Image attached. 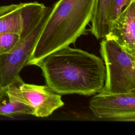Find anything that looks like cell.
Segmentation results:
<instances>
[{
    "label": "cell",
    "instance_id": "cell-1",
    "mask_svg": "<svg viewBox=\"0 0 135 135\" xmlns=\"http://www.w3.org/2000/svg\"><path fill=\"white\" fill-rule=\"evenodd\" d=\"M46 84L60 95L90 96L103 88L105 68L102 59L67 46L38 61Z\"/></svg>",
    "mask_w": 135,
    "mask_h": 135
},
{
    "label": "cell",
    "instance_id": "cell-2",
    "mask_svg": "<svg viewBox=\"0 0 135 135\" xmlns=\"http://www.w3.org/2000/svg\"><path fill=\"white\" fill-rule=\"evenodd\" d=\"M96 0H59L48 8L45 21L27 65L69 46L85 33Z\"/></svg>",
    "mask_w": 135,
    "mask_h": 135
},
{
    "label": "cell",
    "instance_id": "cell-3",
    "mask_svg": "<svg viewBox=\"0 0 135 135\" xmlns=\"http://www.w3.org/2000/svg\"><path fill=\"white\" fill-rule=\"evenodd\" d=\"M100 53L105 68L104 84L101 91L110 93L135 91V55L110 37L102 39Z\"/></svg>",
    "mask_w": 135,
    "mask_h": 135
},
{
    "label": "cell",
    "instance_id": "cell-4",
    "mask_svg": "<svg viewBox=\"0 0 135 135\" xmlns=\"http://www.w3.org/2000/svg\"><path fill=\"white\" fill-rule=\"evenodd\" d=\"M4 89L9 96L28 105L33 110V115L37 117H49L64 105L61 95L46 84L26 83L20 76Z\"/></svg>",
    "mask_w": 135,
    "mask_h": 135
},
{
    "label": "cell",
    "instance_id": "cell-5",
    "mask_svg": "<svg viewBox=\"0 0 135 135\" xmlns=\"http://www.w3.org/2000/svg\"><path fill=\"white\" fill-rule=\"evenodd\" d=\"M48 7L38 2L21 3L0 6V34L27 36L41 22Z\"/></svg>",
    "mask_w": 135,
    "mask_h": 135
},
{
    "label": "cell",
    "instance_id": "cell-6",
    "mask_svg": "<svg viewBox=\"0 0 135 135\" xmlns=\"http://www.w3.org/2000/svg\"><path fill=\"white\" fill-rule=\"evenodd\" d=\"M98 93L89 104L94 117L107 120L135 121V91L120 93L100 91Z\"/></svg>",
    "mask_w": 135,
    "mask_h": 135
},
{
    "label": "cell",
    "instance_id": "cell-7",
    "mask_svg": "<svg viewBox=\"0 0 135 135\" xmlns=\"http://www.w3.org/2000/svg\"><path fill=\"white\" fill-rule=\"evenodd\" d=\"M47 11L48 9L42 20L31 33L21 38L10 52L0 55V80L4 89L13 83L20 76L22 69L27 65L43 27Z\"/></svg>",
    "mask_w": 135,
    "mask_h": 135
},
{
    "label": "cell",
    "instance_id": "cell-8",
    "mask_svg": "<svg viewBox=\"0 0 135 135\" xmlns=\"http://www.w3.org/2000/svg\"><path fill=\"white\" fill-rule=\"evenodd\" d=\"M106 37L114 40L135 55V0L127 6L112 23L110 33Z\"/></svg>",
    "mask_w": 135,
    "mask_h": 135
},
{
    "label": "cell",
    "instance_id": "cell-9",
    "mask_svg": "<svg viewBox=\"0 0 135 135\" xmlns=\"http://www.w3.org/2000/svg\"><path fill=\"white\" fill-rule=\"evenodd\" d=\"M111 1H95L90 31L98 40L105 38L110 33L111 25L109 20V10Z\"/></svg>",
    "mask_w": 135,
    "mask_h": 135
},
{
    "label": "cell",
    "instance_id": "cell-10",
    "mask_svg": "<svg viewBox=\"0 0 135 135\" xmlns=\"http://www.w3.org/2000/svg\"><path fill=\"white\" fill-rule=\"evenodd\" d=\"M23 114L33 115L32 108L8 95L4 89L0 96V115L13 118Z\"/></svg>",
    "mask_w": 135,
    "mask_h": 135
},
{
    "label": "cell",
    "instance_id": "cell-11",
    "mask_svg": "<svg viewBox=\"0 0 135 135\" xmlns=\"http://www.w3.org/2000/svg\"><path fill=\"white\" fill-rule=\"evenodd\" d=\"M20 40V35L18 34H0V55L10 52L18 43Z\"/></svg>",
    "mask_w": 135,
    "mask_h": 135
},
{
    "label": "cell",
    "instance_id": "cell-12",
    "mask_svg": "<svg viewBox=\"0 0 135 135\" xmlns=\"http://www.w3.org/2000/svg\"><path fill=\"white\" fill-rule=\"evenodd\" d=\"M133 1L134 0H112L109 10V20L111 25L123 9Z\"/></svg>",
    "mask_w": 135,
    "mask_h": 135
},
{
    "label": "cell",
    "instance_id": "cell-13",
    "mask_svg": "<svg viewBox=\"0 0 135 135\" xmlns=\"http://www.w3.org/2000/svg\"><path fill=\"white\" fill-rule=\"evenodd\" d=\"M4 91V89L2 86V83L1 82V80H0V96L2 95V94L3 93Z\"/></svg>",
    "mask_w": 135,
    "mask_h": 135
}]
</instances>
